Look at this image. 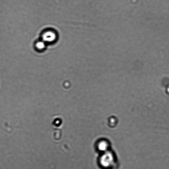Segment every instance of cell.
I'll return each instance as SVG.
<instances>
[{
	"mask_svg": "<svg viewBox=\"0 0 169 169\" xmlns=\"http://www.w3.org/2000/svg\"><path fill=\"white\" fill-rule=\"evenodd\" d=\"M99 162L101 166L104 168L111 167L115 162L113 154L109 150L104 152L99 158Z\"/></svg>",
	"mask_w": 169,
	"mask_h": 169,
	"instance_id": "1",
	"label": "cell"
},
{
	"mask_svg": "<svg viewBox=\"0 0 169 169\" xmlns=\"http://www.w3.org/2000/svg\"><path fill=\"white\" fill-rule=\"evenodd\" d=\"M56 38L55 33L52 31H48L43 35V41L45 42H52L55 40Z\"/></svg>",
	"mask_w": 169,
	"mask_h": 169,
	"instance_id": "2",
	"label": "cell"
},
{
	"mask_svg": "<svg viewBox=\"0 0 169 169\" xmlns=\"http://www.w3.org/2000/svg\"><path fill=\"white\" fill-rule=\"evenodd\" d=\"M97 146L98 150L103 153L109 150V144L106 141L102 140L98 142Z\"/></svg>",
	"mask_w": 169,
	"mask_h": 169,
	"instance_id": "3",
	"label": "cell"
},
{
	"mask_svg": "<svg viewBox=\"0 0 169 169\" xmlns=\"http://www.w3.org/2000/svg\"><path fill=\"white\" fill-rule=\"evenodd\" d=\"M36 47L39 50L43 49L45 47V42L43 41L38 42L36 44Z\"/></svg>",
	"mask_w": 169,
	"mask_h": 169,
	"instance_id": "4",
	"label": "cell"
}]
</instances>
